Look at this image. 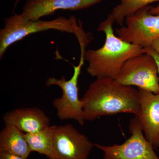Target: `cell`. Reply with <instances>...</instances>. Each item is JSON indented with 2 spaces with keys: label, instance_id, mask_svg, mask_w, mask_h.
Returning a JSON list of instances; mask_svg holds the SVG:
<instances>
[{
  "label": "cell",
  "instance_id": "obj_1",
  "mask_svg": "<svg viewBox=\"0 0 159 159\" xmlns=\"http://www.w3.org/2000/svg\"><path fill=\"white\" fill-rule=\"evenodd\" d=\"M81 99L85 121L123 113L138 116L140 113L139 89L111 78L96 79Z\"/></svg>",
  "mask_w": 159,
  "mask_h": 159
},
{
  "label": "cell",
  "instance_id": "obj_2",
  "mask_svg": "<svg viewBox=\"0 0 159 159\" xmlns=\"http://www.w3.org/2000/svg\"><path fill=\"white\" fill-rule=\"evenodd\" d=\"M99 31L105 34L104 45L97 50H87L84 54V59L89 63L87 71L92 77L115 79L127 60L145 53L143 47L125 42L116 35L112 25Z\"/></svg>",
  "mask_w": 159,
  "mask_h": 159
},
{
  "label": "cell",
  "instance_id": "obj_3",
  "mask_svg": "<svg viewBox=\"0 0 159 159\" xmlns=\"http://www.w3.org/2000/svg\"><path fill=\"white\" fill-rule=\"evenodd\" d=\"M4 22V27L0 30L1 59L10 46L30 34L54 30L76 35L81 27L77 24L74 16L69 18L60 16L51 20H32L15 13L5 18Z\"/></svg>",
  "mask_w": 159,
  "mask_h": 159
},
{
  "label": "cell",
  "instance_id": "obj_4",
  "mask_svg": "<svg viewBox=\"0 0 159 159\" xmlns=\"http://www.w3.org/2000/svg\"><path fill=\"white\" fill-rule=\"evenodd\" d=\"M85 51L84 49L80 50L79 63L77 66H74V74L70 79L67 80L64 76H62L60 79L49 77L46 82L47 87L57 85L62 91L61 97L54 99L53 101L58 119L61 121L74 119L81 125H84L85 121L84 118L83 102L78 97V82L85 61Z\"/></svg>",
  "mask_w": 159,
  "mask_h": 159
},
{
  "label": "cell",
  "instance_id": "obj_5",
  "mask_svg": "<svg viewBox=\"0 0 159 159\" xmlns=\"http://www.w3.org/2000/svg\"><path fill=\"white\" fill-rule=\"evenodd\" d=\"M115 80L120 84L159 94V76L155 60L146 53L127 60Z\"/></svg>",
  "mask_w": 159,
  "mask_h": 159
},
{
  "label": "cell",
  "instance_id": "obj_6",
  "mask_svg": "<svg viewBox=\"0 0 159 159\" xmlns=\"http://www.w3.org/2000/svg\"><path fill=\"white\" fill-rule=\"evenodd\" d=\"M129 127L131 135L123 144L108 146L94 143L104 153L102 159H159L145 139L138 117L130 119Z\"/></svg>",
  "mask_w": 159,
  "mask_h": 159
},
{
  "label": "cell",
  "instance_id": "obj_7",
  "mask_svg": "<svg viewBox=\"0 0 159 159\" xmlns=\"http://www.w3.org/2000/svg\"><path fill=\"white\" fill-rule=\"evenodd\" d=\"M148 6L125 19V26L116 29L117 36L127 42L143 47H150L159 38V14L149 12Z\"/></svg>",
  "mask_w": 159,
  "mask_h": 159
},
{
  "label": "cell",
  "instance_id": "obj_8",
  "mask_svg": "<svg viewBox=\"0 0 159 159\" xmlns=\"http://www.w3.org/2000/svg\"><path fill=\"white\" fill-rule=\"evenodd\" d=\"M54 148L49 159H88L94 143L71 124L53 125Z\"/></svg>",
  "mask_w": 159,
  "mask_h": 159
},
{
  "label": "cell",
  "instance_id": "obj_9",
  "mask_svg": "<svg viewBox=\"0 0 159 159\" xmlns=\"http://www.w3.org/2000/svg\"><path fill=\"white\" fill-rule=\"evenodd\" d=\"M104 0H27L21 15L25 19L39 20L58 10L78 11L90 8Z\"/></svg>",
  "mask_w": 159,
  "mask_h": 159
},
{
  "label": "cell",
  "instance_id": "obj_10",
  "mask_svg": "<svg viewBox=\"0 0 159 159\" xmlns=\"http://www.w3.org/2000/svg\"><path fill=\"white\" fill-rule=\"evenodd\" d=\"M140 113L139 118L145 139L154 148H159V94L138 89Z\"/></svg>",
  "mask_w": 159,
  "mask_h": 159
},
{
  "label": "cell",
  "instance_id": "obj_11",
  "mask_svg": "<svg viewBox=\"0 0 159 159\" xmlns=\"http://www.w3.org/2000/svg\"><path fill=\"white\" fill-rule=\"evenodd\" d=\"M5 124H11L25 134L33 133L50 126V119L43 111L37 107L21 108L3 116Z\"/></svg>",
  "mask_w": 159,
  "mask_h": 159
},
{
  "label": "cell",
  "instance_id": "obj_12",
  "mask_svg": "<svg viewBox=\"0 0 159 159\" xmlns=\"http://www.w3.org/2000/svg\"><path fill=\"white\" fill-rule=\"evenodd\" d=\"M0 152L19 156L27 159L32 152L25 134L11 124H6L0 133Z\"/></svg>",
  "mask_w": 159,
  "mask_h": 159
},
{
  "label": "cell",
  "instance_id": "obj_13",
  "mask_svg": "<svg viewBox=\"0 0 159 159\" xmlns=\"http://www.w3.org/2000/svg\"><path fill=\"white\" fill-rule=\"evenodd\" d=\"M120 3L114 7L106 19L100 23L97 29L99 31L104 27L116 23L119 26H123L125 19L134 14L137 11L149 6V4L159 0H119Z\"/></svg>",
  "mask_w": 159,
  "mask_h": 159
},
{
  "label": "cell",
  "instance_id": "obj_14",
  "mask_svg": "<svg viewBox=\"0 0 159 159\" xmlns=\"http://www.w3.org/2000/svg\"><path fill=\"white\" fill-rule=\"evenodd\" d=\"M27 142L32 152H36L50 158L54 148L53 125L33 133L25 134Z\"/></svg>",
  "mask_w": 159,
  "mask_h": 159
},
{
  "label": "cell",
  "instance_id": "obj_15",
  "mask_svg": "<svg viewBox=\"0 0 159 159\" xmlns=\"http://www.w3.org/2000/svg\"><path fill=\"white\" fill-rule=\"evenodd\" d=\"M144 51L145 53L148 54L152 56L155 60L156 61L157 66L158 70V74L159 76V55L154 51V50L151 46L150 47L144 48Z\"/></svg>",
  "mask_w": 159,
  "mask_h": 159
},
{
  "label": "cell",
  "instance_id": "obj_16",
  "mask_svg": "<svg viewBox=\"0 0 159 159\" xmlns=\"http://www.w3.org/2000/svg\"><path fill=\"white\" fill-rule=\"evenodd\" d=\"M0 159H26L19 156L7 153L5 152H0Z\"/></svg>",
  "mask_w": 159,
  "mask_h": 159
},
{
  "label": "cell",
  "instance_id": "obj_17",
  "mask_svg": "<svg viewBox=\"0 0 159 159\" xmlns=\"http://www.w3.org/2000/svg\"><path fill=\"white\" fill-rule=\"evenodd\" d=\"M151 47L154 50V51L159 55V38L152 43Z\"/></svg>",
  "mask_w": 159,
  "mask_h": 159
},
{
  "label": "cell",
  "instance_id": "obj_18",
  "mask_svg": "<svg viewBox=\"0 0 159 159\" xmlns=\"http://www.w3.org/2000/svg\"><path fill=\"white\" fill-rule=\"evenodd\" d=\"M149 13L153 15L159 14V3L155 7L151 6V8L149 10Z\"/></svg>",
  "mask_w": 159,
  "mask_h": 159
},
{
  "label": "cell",
  "instance_id": "obj_19",
  "mask_svg": "<svg viewBox=\"0 0 159 159\" xmlns=\"http://www.w3.org/2000/svg\"><path fill=\"white\" fill-rule=\"evenodd\" d=\"M21 0H16L15 3L14 4V9H13V10H14V11L15 9L16 8V7H17L18 4H19V2Z\"/></svg>",
  "mask_w": 159,
  "mask_h": 159
}]
</instances>
